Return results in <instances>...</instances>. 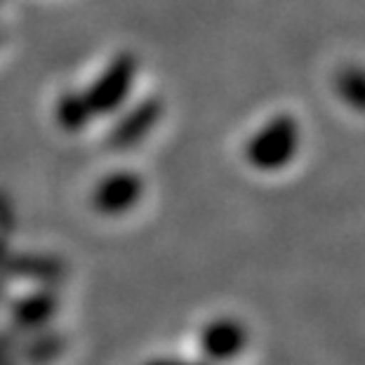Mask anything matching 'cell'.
<instances>
[{
    "label": "cell",
    "instance_id": "52a82bcc",
    "mask_svg": "<svg viewBox=\"0 0 365 365\" xmlns=\"http://www.w3.org/2000/svg\"><path fill=\"white\" fill-rule=\"evenodd\" d=\"M57 312V297L52 292H36L14 302L12 323L17 330H41Z\"/></svg>",
    "mask_w": 365,
    "mask_h": 365
},
{
    "label": "cell",
    "instance_id": "277c9868",
    "mask_svg": "<svg viewBox=\"0 0 365 365\" xmlns=\"http://www.w3.org/2000/svg\"><path fill=\"white\" fill-rule=\"evenodd\" d=\"M142 191L144 184L135 173H113L97 184L95 193H92V200H95V207L99 212L120 215L128 212L130 207H135Z\"/></svg>",
    "mask_w": 365,
    "mask_h": 365
},
{
    "label": "cell",
    "instance_id": "5bb4252c",
    "mask_svg": "<svg viewBox=\"0 0 365 365\" xmlns=\"http://www.w3.org/2000/svg\"><path fill=\"white\" fill-rule=\"evenodd\" d=\"M0 299H3V283H0Z\"/></svg>",
    "mask_w": 365,
    "mask_h": 365
},
{
    "label": "cell",
    "instance_id": "8fae6325",
    "mask_svg": "<svg viewBox=\"0 0 365 365\" xmlns=\"http://www.w3.org/2000/svg\"><path fill=\"white\" fill-rule=\"evenodd\" d=\"M14 227V210L12 203L0 193V231H10Z\"/></svg>",
    "mask_w": 365,
    "mask_h": 365
},
{
    "label": "cell",
    "instance_id": "9c48e42d",
    "mask_svg": "<svg viewBox=\"0 0 365 365\" xmlns=\"http://www.w3.org/2000/svg\"><path fill=\"white\" fill-rule=\"evenodd\" d=\"M92 108L88 104V99L81 92H66L57 104V120L59 125L68 132H78L90 123L92 118Z\"/></svg>",
    "mask_w": 365,
    "mask_h": 365
},
{
    "label": "cell",
    "instance_id": "7a4b0ae2",
    "mask_svg": "<svg viewBox=\"0 0 365 365\" xmlns=\"http://www.w3.org/2000/svg\"><path fill=\"white\" fill-rule=\"evenodd\" d=\"M250 344V330L247 325L234 316H217L203 325L198 335V346L207 363H231L243 356Z\"/></svg>",
    "mask_w": 365,
    "mask_h": 365
},
{
    "label": "cell",
    "instance_id": "5b68a950",
    "mask_svg": "<svg viewBox=\"0 0 365 365\" xmlns=\"http://www.w3.org/2000/svg\"><path fill=\"white\" fill-rule=\"evenodd\" d=\"M163 115V106L158 99H144L139 102L135 108L123 115V118L115 123V128L108 135V142H111L113 149H132L137 142L149 135L151 128L156 125L158 118Z\"/></svg>",
    "mask_w": 365,
    "mask_h": 365
},
{
    "label": "cell",
    "instance_id": "30bf717a",
    "mask_svg": "<svg viewBox=\"0 0 365 365\" xmlns=\"http://www.w3.org/2000/svg\"><path fill=\"white\" fill-rule=\"evenodd\" d=\"M64 349V339L57 332H41L29 341V346H24V359L34 365H45L54 361Z\"/></svg>",
    "mask_w": 365,
    "mask_h": 365
},
{
    "label": "cell",
    "instance_id": "6da1fadb",
    "mask_svg": "<svg viewBox=\"0 0 365 365\" xmlns=\"http://www.w3.org/2000/svg\"><path fill=\"white\" fill-rule=\"evenodd\" d=\"M302 146H304L302 120L290 111H278L252 130V135L245 139L243 156L247 165L257 173L276 175L299 158Z\"/></svg>",
    "mask_w": 365,
    "mask_h": 365
},
{
    "label": "cell",
    "instance_id": "4fadbf2b",
    "mask_svg": "<svg viewBox=\"0 0 365 365\" xmlns=\"http://www.w3.org/2000/svg\"><path fill=\"white\" fill-rule=\"evenodd\" d=\"M146 365H210V363H191V361H180V359H153Z\"/></svg>",
    "mask_w": 365,
    "mask_h": 365
},
{
    "label": "cell",
    "instance_id": "3957f363",
    "mask_svg": "<svg viewBox=\"0 0 365 365\" xmlns=\"http://www.w3.org/2000/svg\"><path fill=\"white\" fill-rule=\"evenodd\" d=\"M137 76V59L130 52L118 54L106 71L92 83V88L85 92V99L92 108V113H111L115 111L130 95V88Z\"/></svg>",
    "mask_w": 365,
    "mask_h": 365
},
{
    "label": "cell",
    "instance_id": "7c38bea8",
    "mask_svg": "<svg viewBox=\"0 0 365 365\" xmlns=\"http://www.w3.org/2000/svg\"><path fill=\"white\" fill-rule=\"evenodd\" d=\"M0 365H14L12 337H7V335H0Z\"/></svg>",
    "mask_w": 365,
    "mask_h": 365
},
{
    "label": "cell",
    "instance_id": "ba28073f",
    "mask_svg": "<svg viewBox=\"0 0 365 365\" xmlns=\"http://www.w3.org/2000/svg\"><path fill=\"white\" fill-rule=\"evenodd\" d=\"M3 267L7 271L24 278L43 283H57L64 276V264L48 255H19V257H7Z\"/></svg>",
    "mask_w": 365,
    "mask_h": 365
},
{
    "label": "cell",
    "instance_id": "8992f818",
    "mask_svg": "<svg viewBox=\"0 0 365 365\" xmlns=\"http://www.w3.org/2000/svg\"><path fill=\"white\" fill-rule=\"evenodd\" d=\"M332 92L337 102L356 115H365V64L346 61L332 76Z\"/></svg>",
    "mask_w": 365,
    "mask_h": 365
}]
</instances>
